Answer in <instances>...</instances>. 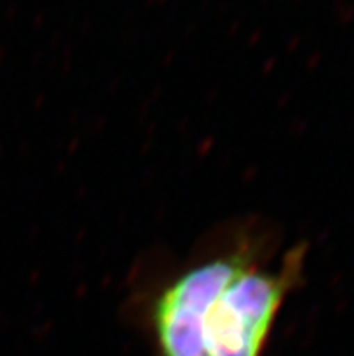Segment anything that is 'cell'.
Listing matches in <instances>:
<instances>
[{
	"label": "cell",
	"mask_w": 354,
	"mask_h": 356,
	"mask_svg": "<svg viewBox=\"0 0 354 356\" xmlns=\"http://www.w3.org/2000/svg\"><path fill=\"white\" fill-rule=\"evenodd\" d=\"M305 255L304 243L278 255L269 225L237 219L183 261L143 268L127 309L154 356H262Z\"/></svg>",
	"instance_id": "6da1fadb"
}]
</instances>
